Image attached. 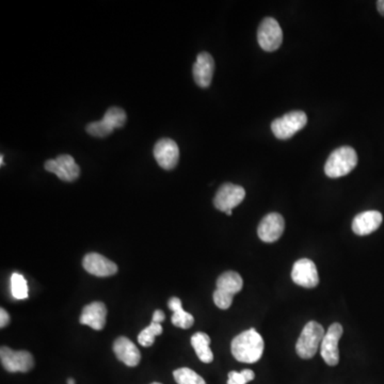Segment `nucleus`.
Returning <instances> with one entry per match:
<instances>
[{
  "label": "nucleus",
  "instance_id": "nucleus-1",
  "mask_svg": "<svg viewBox=\"0 0 384 384\" xmlns=\"http://www.w3.org/2000/svg\"><path fill=\"white\" fill-rule=\"evenodd\" d=\"M264 340L256 329L247 330L232 341L231 350L233 357L242 363L252 364L262 358Z\"/></svg>",
  "mask_w": 384,
  "mask_h": 384
},
{
  "label": "nucleus",
  "instance_id": "nucleus-2",
  "mask_svg": "<svg viewBox=\"0 0 384 384\" xmlns=\"http://www.w3.org/2000/svg\"><path fill=\"white\" fill-rule=\"evenodd\" d=\"M358 165V155L350 147H338L332 152L324 165V173L328 177L337 178L349 174Z\"/></svg>",
  "mask_w": 384,
  "mask_h": 384
},
{
  "label": "nucleus",
  "instance_id": "nucleus-3",
  "mask_svg": "<svg viewBox=\"0 0 384 384\" xmlns=\"http://www.w3.org/2000/svg\"><path fill=\"white\" fill-rule=\"evenodd\" d=\"M324 334L326 332L322 324L316 322H308L302 330L299 340L296 344V351L298 356L301 359H312L322 345Z\"/></svg>",
  "mask_w": 384,
  "mask_h": 384
},
{
  "label": "nucleus",
  "instance_id": "nucleus-4",
  "mask_svg": "<svg viewBox=\"0 0 384 384\" xmlns=\"http://www.w3.org/2000/svg\"><path fill=\"white\" fill-rule=\"evenodd\" d=\"M306 123L308 117L303 111H292L282 117L276 119L272 123V131L276 138L280 140H287L297 134L298 131L303 129Z\"/></svg>",
  "mask_w": 384,
  "mask_h": 384
},
{
  "label": "nucleus",
  "instance_id": "nucleus-5",
  "mask_svg": "<svg viewBox=\"0 0 384 384\" xmlns=\"http://www.w3.org/2000/svg\"><path fill=\"white\" fill-rule=\"evenodd\" d=\"M0 360L3 368L9 373H27L35 366V360L31 352L25 350L17 351L7 346H3L0 349Z\"/></svg>",
  "mask_w": 384,
  "mask_h": 384
},
{
  "label": "nucleus",
  "instance_id": "nucleus-6",
  "mask_svg": "<svg viewBox=\"0 0 384 384\" xmlns=\"http://www.w3.org/2000/svg\"><path fill=\"white\" fill-rule=\"evenodd\" d=\"M258 41L265 51H274L280 49L283 42V31L280 24L274 17H266L258 26Z\"/></svg>",
  "mask_w": 384,
  "mask_h": 384
},
{
  "label": "nucleus",
  "instance_id": "nucleus-7",
  "mask_svg": "<svg viewBox=\"0 0 384 384\" xmlns=\"http://www.w3.org/2000/svg\"><path fill=\"white\" fill-rule=\"evenodd\" d=\"M246 198V190L240 185L226 183L217 191L214 199L215 208L220 212L234 210Z\"/></svg>",
  "mask_w": 384,
  "mask_h": 384
},
{
  "label": "nucleus",
  "instance_id": "nucleus-8",
  "mask_svg": "<svg viewBox=\"0 0 384 384\" xmlns=\"http://www.w3.org/2000/svg\"><path fill=\"white\" fill-rule=\"evenodd\" d=\"M45 170L57 175L63 182L76 181L81 175V168L69 155H59L56 159H49L44 165Z\"/></svg>",
  "mask_w": 384,
  "mask_h": 384
},
{
  "label": "nucleus",
  "instance_id": "nucleus-9",
  "mask_svg": "<svg viewBox=\"0 0 384 384\" xmlns=\"http://www.w3.org/2000/svg\"><path fill=\"white\" fill-rule=\"evenodd\" d=\"M343 332L342 324L335 322L330 326L329 329L324 334L322 346H320V354H322L324 361L329 366L337 365L340 362L338 342L341 340Z\"/></svg>",
  "mask_w": 384,
  "mask_h": 384
},
{
  "label": "nucleus",
  "instance_id": "nucleus-10",
  "mask_svg": "<svg viewBox=\"0 0 384 384\" xmlns=\"http://www.w3.org/2000/svg\"><path fill=\"white\" fill-rule=\"evenodd\" d=\"M153 154L159 166L165 170H172L180 160V149L172 139L164 138L157 141Z\"/></svg>",
  "mask_w": 384,
  "mask_h": 384
},
{
  "label": "nucleus",
  "instance_id": "nucleus-11",
  "mask_svg": "<svg viewBox=\"0 0 384 384\" xmlns=\"http://www.w3.org/2000/svg\"><path fill=\"white\" fill-rule=\"evenodd\" d=\"M292 278L294 283L301 287L314 288L319 283L316 265L311 260L301 258L292 266Z\"/></svg>",
  "mask_w": 384,
  "mask_h": 384
},
{
  "label": "nucleus",
  "instance_id": "nucleus-12",
  "mask_svg": "<svg viewBox=\"0 0 384 384\" xmlns=\"http://www.w3.org/2000/svg\"><path fill=\"white\" fill-rule=\"evenodd\" d=\"M285 228L283 216L278 212H272L265 216L258 228V237L262 242L272 244L280 240Z\"/></svg>",
  "mask_w": 384,
  "mask_h": 384
},
{
  "label": "nucleus",
  "instance_id": "nucleus-13",
  "mask_svg": "<svg viewBox=\"0 0 384 384\" xmlns=\"http://www.w3.org/2000/svg\"><path fill=\"white\" fill-rule=\"evenodd\" d=\"M83 268L85 272L99 276V278H107L113 276L117 272V266L112 260H108L104 256L99 253L87 254L83 260Z\"/></svg>",
  "mask_w": 384,
  "mask_h": 384
},
{
  "label": "nucleus",
  "instance_id": "nucleus-14",
  "mask_svg": "<svg viewBox=\"0 0 384 384\" xmlns=\"http://www.w3.org/2000/svg\"><path fill=\"white\" fill-rule=\"evenodd\" d=\"M215 72V60L210 53L203 51L197 57L196 62L192 69L194 81L199 87L206 89L212 83Z\"/></svg>",
  "mask_w": 384,
  "mask_h": 384
},
{
  "label": "nucleus",
  "instance_id": "nucleus-15",
  "mask_svg": "<svg viewBox=\"0 0 384 384\" xmlns=\"http://www.w3.org/2000/svg\"><path fill=\"white\" fill-rule=\"evenodd\" d=\"M383 217L377 210H367L354 217L352 231L359 236H366L375 232L381 226Z\"/></svg>",
  "mask_w": 384,
  "mask_h": 384
},
{
  "label": "nucleus",
  "instance_id": "nucleus-16",
  "mask_svg": "<svg viewBox=\"0 0 384 384\" xmlns=\"http://www.w3.org/2000/svg\"><path fill=\"white\" fill-rule=\"evenodd\" d=\"M113 351H115L117 360H120L122 363L129 367H135L140 363V351L136 345L125 336H120L115 340L113 343Z\"/></svg>",
  "mask_w": 384,
  "mask_h": 384
},
{
  "label": "nucleus",
  "instance_id": "nucleus-17",
  "mask_svg": "<svg viewBox=\"0 0 384 384\" xmlns=\"http://www.w3.org/2000/svg\"><path fill=\"white\" fill-rule=\"evenodd\" d=\"M107 308L103 302H92L83 310L81 324L101 331L106 326Z\"/></svg>",
  "mask_w": 384,
  "mask_h": 384
},
{
  "label": "nucleus",
  "instance_id": "nucleus-18",
  "mask_svg": "<svg viewBox=\"0 0 384 384\" xmlns=\"http://www.w3.org/2000/svg\"><path fill=\"white\" fill-rule=\"evenodd\" d=\"M244 286V281L240 274L235 272H226L221 274L217 280V290L234 297Z\"/></svg>",
  "mask_w": 384,
  "mask_h": 384
},
{
  "label": "nucleus",
  "instance_id": "nucleus-19",
  "mask_svg": "<svg viewBox=\"0 0 384 384\" xmlns=\"http://www.w3.org/2000/svg\"><path fill=\"white\" fill-rule=\"evenodd\" d=\"M169 308L173 312L171 322L175 327L181 329H189L194 324V317L183 308L182 301L180 298L172 297L168 302Z\"/></svg>",
  "mask_w": 384,
  "mask_h": 384
},
{
  "label": "nucleus",
  "instance_id": "nucleus-20",
  "mask_svg": "<svg viewBox=\"0 0 384 384\" xmlns=\"http://www.w3.org/2000/svg\"><path fill=\"white\" fill-rule=\"evenodd\" d=\"M191 345L203 363L208 364L214 361V353L210 349V337L208 334L204 332H197L191 337Z\"/></svg>",
  "mask_w": 384,
  "mask_h": 384
},
{
  "label": "nucleus",
  "instance_id": "nucleus-21",
  "mask_svg": "<svg viewBox=\"0 0 384 384\" xmlns=\"http://www.w3.org/2000/svg\"><path fill=\"white\" fill-rule=\"evenodd\" d=\"M164 329L161 324H157V322H151L149 327L143 329L138 335V342L143 347H151L154 344L155 337L160 335L162 333Z\"/></svg>",
  "mask_w": 384,
  "mask_h": 384
},
{
  "label": "nucleus",
  "instance_id": "nucleus-22",
  "mask_svg": "<svg viewBox=\"0 0 384 384\" xmlns=\"http://www.w3.org/2000/svg\"><path fill=\"white\" fill-rule=\"evenodd\" d=\"M173 377L177 384H206L205 380L190 368H178L173 373Z\"/></svg>",
  "mask_w": 384,
  "mask_h": 384
},
{
  "label": "nucleus",
  "instance_id": "nucleus-23",
  "mask_svg": "<svg viewBox=\"0 0 384 384\" xmlns=\"http://www.w3.org/2000/svg\"><path fill=\"white\" fill-rule=\"evenodd\" d=\"M11 292L15 299L24 300L28 298L27 281L17 272L12 274L11 276Z\"/></svg>",
  "mask_w": 384,
  "mask_h": 384
},
{
  "label": "nucleus",
  "instance_id": "nucleus-24",
  "mask_svg": "<svg viewBox=\"0 0 384 384\" xmlns=\"http://www.w3.org/2000/svg\"><path fill=\"white\" fill-rule=\"evenodd\" d=\"M113 129L120 128L126 123V112L119 107H111L103 117Z\"/></svg>",
  "mask_w": 384,
  "mask_h": 384
},
{
  "label": "nucleus",
  "instance_id": "nucleus-25",
  "mask_svg": "<svg viewBox=\"0 0 384 384\" xmlns=\"http://www.w3.org/2000/svg\"><path fill=\"white\" fill-rule=\"evenodd\" d=\"M87 134L93 137H99V138H104L112 134L113 128L104 120L101 119L97 122L89 123L85 127Z\"/></svg>",
  "mask_w": 384,
  "mask_h": 384
},
{
  "label": "nucleus",
  "instance_id": "nucleus-26",
  "mask_svg": "<svg viewBox=\"0 0 384 384\" xmlns=\"http://www.w3.org/2000/svg\"><path fill=\"white\" fill-rule=\"evenodd\" d=\"M256 378V374L251 369L240 372H231L228 374V384H247Z\"/></svg>",
  "mask_w": 384,
  "mask_h": 384
},
{
  "label": "nucleus",
  "instance_id": "nucleus-27",
  "mask_svg": "<svg viewBox=\"0 0 384 384\" xmlns=\"http://www.w3.org/2000/svg\"><path fill=\"white\" fill-rule=\"evenodd\" d=\"M215 304L218 306L221 310H228L231 308L233 303V299L234 297H231L228 294H224V292H219V290H215L214 296Z\"/></svg>",
  "mask_w": 384,
  "mask_h": 384
},
{
  "label": "nucleus",
  "instance_id": "nucleus-28",
  "mask_svg": "<svg viewBox=\"0 0 384 384\" xmlns=\"http://www.w3.org/2000/svg\"><path fill=\"white\" fill-rule=\"evenodd\" d=\"M9 314H8V312L6 311L5 308H1V310H0V327H7L8 324H9Z\"/></svg>",
  "mask_w": 384,
  "mask_h": 384
},
{
  "label": "nucleus",
  "instance_id": "nucleus-29",
  "mask_svg": "<svg viewBox=\"0 0 384 384\" xmlns=\"http://www.w3.org/2000/svg\"><path fill=\"white\" fill-rule=\"evenodd\" d=\"M165 319H166V315H165L164 312L161 311V310H157L153 314L152 322L161 324V322H165Z\"/></svg>",
  "mask_w": 384,
  "mask_h": 384
},
{
  "label": "nucleus",
  "instance_id": "nucleus-30",
  "mask_svg": "<svg viewBox=\"0 0 384 384\" xmlns=\"http://www.w3.org/2000/svg\"><path fill=\"white\" fill-rule=\"evenodd\" d=\"M377 9L382 17H384V0H379V1H377Z\"/></svg>",
  "mask_w": 384,
  "mask_h": 384
},
{
  "label": "nucleus",
  "instance_id": "nucleus-31",
  "mask_svg": "<svg viewBox=\"0 0 384 384\" xmlns=\"http://www.w3.org/2000/svg\"><path fill=\"white\" fill-rule=\"evenodd\" d=\"M67 383H69V384H75V380L69 379V380H67Z\"/></svg>",
  "mask_w": 384,
  "mask_h": 384
},
{
  "label": "nucleus",
  "instance_id": "nucleus-32",
  "mask_svg": "<svg viewBox=\"0 0 384 384\" xmlns=\"http://www.w3.org/2000/svg\"><path fill=\"white\" fill-rule=\"evenodd\" d=\"M0 161H1V166H3V155L0 157Z\"/></svg>",
  "mask_w": 384,
  "mask_h": 384
},
{
  "label": "nucleus",
  "instance_id": "nucleus-33",
  "mask_svg": "<svg viewBox=\"0 0 384 384\" xmlns=\"http://www.w3.org/2000/svg\"><path fill=\"white\" fill-rule=\"evenodd\" d=\"M152 384H162V383H159V382H154V383H152Z\"/></svg>",
  "mask_w": 384,
  "mask_h": 384
}]
</instances>
